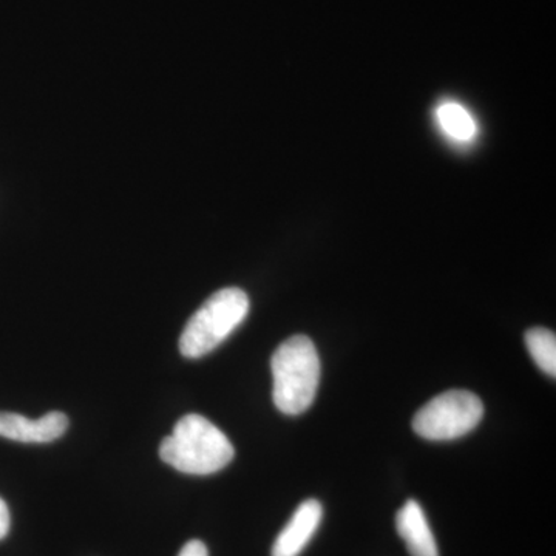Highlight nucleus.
<instances>
[{"label": "nucleus", "instance_id": "obj_4", "mask_svg": "<svg viewBox=\"0 0 556 556\" xmlns=\"http://www.w3.org/2000/svg\"><path fill=\"white\" fill-rule=\"evenodd\" d=\"M482 416L484 405L477 394L450 390L431 399L416 413L413 430L428 441H452L470 433Z\"/></svg>", "mask_w": 556, "mask_h": 556}, {"label": "nucleus", "instance_id": "obj_8", "mask_svg": "<svg viewBox=\"0 0 556 556\" xmlns=\"http://www.w3.org/2000/svg\"><path fill=\"white\" fill-rule=\"evenodd\" d=\"M437 115L441 129L456 141H470L477 134V123L457 102H444Z\"/></svg>", "mask_w": 556, "mask_h": 556}, {"label": "nucleus", "instance_id": "obj_11", "mask_svg": "<svg viewBox=\"0 0 556 556\" xmlns=\"http://www.w3.org/2000/svg\"><path fill=\"white\" fill-rule=\"evenodd\" d=\"M10 510L9 506H7L5 501L0 497V541L3 540L10 532Z\"/></svg>", "mask_w": 556, "mask_h": 556}, {"label": "nucleus", "instance_id": "obj_6", "mask_svg": "<svg viewBox=\"0 0 556 556\" xmlns=\"http://www.w3.org/2000/svg\"><path fill=\"white\" fill-rule=\"evenodd\" d=\"M324 518V507L317 500L300 504L273 546V556H299L316 535Z\"/></svg>", "mask_w": 556, "mask_h": 556}, {"label": "nucleus", "instance_id": "obj_1", "mask_svg": "<svg viewBox=\"0 0 556 556\" xmlns=\"http://www.w3.org/2000/svg\"><path fill=\"white\" fill-rule=\"evenodd\" d=\"M236 450L228 437L211 420L200 415L181 417L174 427V433L160 445V457L167 466L181 473H217L233 459Z\"/></svg>", "mask_w": 556, "mask_h": 556}, {"label": "nucleus", "instance_id": "obj_9", "mask_svg": "<svg viewBox=\"0 0 556 556\" xmlns=\"http://www.w3.org/2000/svg\"><path fill=\"white\" fill-rule=\"evenodd\" d=\"M526 345L538 367L547 376H556V338L555 332L546 328H532L526 332Z\"/></svg>", "mask_w": 556, "mask_h": 556}, {"label": "nucleus", "instance_id": "obj_2", "mask_svg": "<svg viewBox=\"0 0 556 556\" xmlns=\"http://www.w3.org/2000/svg\"><path fill=\"white\" fill-rule=\"evenodd\" d=\"M273 369V399L283 415L305 413L316 399L320 380V361L313 340L292 336L277 348L270 358Z\"/></svg>", "mask_w": 556, "mask_h": 556}, {"label": "nucleus", "instance_id": "obj_5", "mask_svg": "<svg viewBox=\"0 0 556 556\" xmlns=\"http://www.w3.org/2000/svg\"><path fill=\"white\" fill-rule=\"evenodd\" d=\"M68 428V417L61 412H50L39 419L0 412V437L24 444H49L64 437Z\"/></svg>", "mask_w": 556, "mask_h": 556}, {"label": "nucleus", "instance_id": "obj_10", "mask_svg": "<svg viewBox=\"0 0 556 556\" xmlns=\"http://www.w3.org/2000/svg\"><path fill=\"white\" fill-rule=\"evenodd\" d=\"M178 556H208L207 547L199 540L189 541Z\"/></svg>", "mask_w": 556, "mask_h": 556}, {"label": "nucleus", "instance_id": "obj_7", "mask_svg": "<svg viewBox=\"0 0 556 556\" xmlns=\"http://www.w3.org/2000/svg\"><path fill=\"white\" fill-rule=\"evenodd\" d=\"M396 529L412 556H439L437 540L428 525L422 507L408 500L397 511Z\"/></svg>", "mask_w": 556, "mask_h": 556}, {"label": "nucleus", "instance_id": "obj_3", "mask_svg": "<svg viewBox=\"0 0 556 556\" xmlns=\"http://www.w3.org/2000/svg\"><path fill=\"white\" fill-rule=\"evenodd\" d=\"M249 298L240 288L219 289L189 318L179 351L188 358H199L212 353L243 324L249 313Z\"/></svg>", "mask_w": 556, "mask_h": 556}]
</instances>
